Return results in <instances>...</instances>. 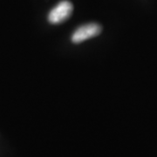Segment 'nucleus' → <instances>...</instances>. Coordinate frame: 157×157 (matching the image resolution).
Here are the masks:
<instances>
[{"instance_id":"nucleus-1","label":"nucleus","mask_w":157,"mask_h":157,"mask_svg":"<svg viewBox=\"0 0 157 157\" xmlns=\"http://www.w3.org/2000/svg\"><path fill=\"white\" fill-rule=\"evenodd\" d=\"M73 12V5L71 2L64 0L52 8L48 14V20L51 24H59L67 20Z\"/></svg>"},{"instance_id":"nucleus-2","label":"nucleus","mask_w":157,"mask_h":157,"mask_svg":"<svg viewBox=\"0 0 157 157\" xmlns=\"http://www.w3.org/2000/svg\"><path fill=\"white\" fill-rule=\"evenodd\" d=\"M101 27L95 23H90L79 26L72 35V41L74 44L81 43L86 39L94 38L101 33Z\"/></svg>"}]
</instances>
